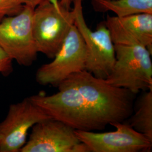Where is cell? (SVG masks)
<instances>
[{"mask_svg": "<svg viewBox=\"0 0 152 152\" xmlns=\"http://www.w3.org/2000/svg\"><path fill=\"white\" fill-rule=\"evenodd\" d=\"M20 152H90L76 136L75 130L58 120L50 118L32 127L28 141Z\"/></svg>", "mask_w": 152, "mask_h": 152, "instance_id": "cell-8", "label": "cell"}, {"mask_svg": "<svg viewBox=\"0 0 152 152\" xmlns=\"http://www.w3.org/2000/svg\"></svg>", "mask_w": 152, "mask_h": 152, "instance_id": "cell-17", "label": "cell"}, {"mask_svg": "<svg viewBox=\"0 0 152 152\" xmlns=\"http://www.w3.org/2000/svg\"><path fill=\"white\" fill-rule=\"evenodd\" d=\"M86 48L81 33L74 24L53 60L41 66L36 80L41 85L58 87L71 75L85 70Z\"/></svg>", "mask_w": 152, "mask_h": 152, "instance_id": "cell-6", "label": "cell"}, {"mask_svg": "<svg viewBox=\"0 0 152 152\" xmlns=\"http://www.w3.org/2000/svg\"><path fill=\"white\" fill-rule=\"evenodd\" d=\"M33 10L24 6L19 13L0 22V46L12 60L24 66L32 65L38 53L33 34Z\"/></svg>", "mask_w": 152, "mask_h": 152, "instance_id": "cell-5", "label": "cell"}, {"mask_svg": "<svg viewBox=\"0 0 152 152\" xmlns=\"http://www.w3.org/2000/svg\"><path fill=\"white\" fill-rule=\"evenodd\" d=\"M48 0H15L16 2L22 6H26L34 9L37 6Z\"/></svg>", "mask_w": 152, "mask_h": 152, "instance_id": "cell-15", "label": "cell"}, {"mask_svg": "<svg viewBox=\"0 0 152 152\" xmlns=\"http://www.w3.org/2000/svg\"><path fill=\"white\" fill-rule=\"evenodd\" d=\"M57 87L54 94L40 92L29 98L51 118L75 130H103L124 122L134 111L136 94L86 70L71 75Z\"/></svg>", "mask_w": 152, "mask_h": 152, "instance_id": "cell-1", "label": "cell"}, {"mask_svg": "<svg viewBox=\"0 0 152 152\" xmlns=\"http://www.w3.org/2000/svg\"><path fill=\"white\" fill-rule=\"evenodd\" d=\"M74 0H60L62 5L68 9H71V5L73 4Z\"/></svg>", "mask_w": 152, "mask_h": 152, "instance_id": "cell-16", "label": "cell"}, {"mask_svg": "<svg viewBox=\"0 0 152 152\" xmlns=\"http://www.w3.org/2000/svg\"><path fill=\"white\" fill-rule=\"evenodd\" d=\"M104 22L110 32L115 55L113 69L106 81L135 94L152 89V54L117 16L108 15Z\"/></svg>", "mask_w": 152, "mask_h": 152, "instance_id": "cell-2", "label": "cell"}, {"mask_svg": "<svg viewBox=\"0 0 152 152\" xmlns=\"http://www.w3.org/2000/svg\"><path fill=\"white\" fill-rule=\"evenodd\" d=\"M12 71V60L0 46V73L7 76Z\"/></svg>", "mask_w": 152, "mask_h": 152, "instance_id": "cell-14", "label": "cell"}, {"mask_svg": "<svg viewBox=\"0 0 152 152\" xmlns=\"http://www.w3.org/2000/svg\"><path fill=\"white\" fill-rule=\"evenodd\" d=\"M116 130L105 132L75 130L90 152H150L152 141L127 123L112 125Z\"/></svg>", "mask_w": 152, "mask_h": 152, "instance_id": "cell-9", "label": "cell"}, {"mask_svg": "<svg viewBox=\"0 0 152 152\" xmlns=\"http://www.w3.org/2000/svg\"><path fill=\"white\" fill-rule=\"evenodd\" d=\"M23 7L19 5L15 0H0V22L6 16L18 14Z\"/></svg>", "mask_w": 152, "mask_h": 152, "instance_id": "cell-13", "label": "cell"}, {"mask_svg": "<svg viewBox=\"0 0 152 152\" xmlns=\"http://www.w3.org/2000/svg\"><path fill=\"white\" fill-rule=\"evenodd\" d=\"M83 0H74L72 9L75 24L81 33L86 48L85 70L96 77L106 80L115 62L114 45L105 22L99 23L95 31L88 27L83 12Z\"/></svg>", "mask_w": 152, "mask_h": 152, "instance_id": "cell-4", "label": "cell"}, {"mask_svg": "<svg viewBox=\"0 0 152 152\" xmlns=\"http://www.w3.org/2000/svg\"><path fill=\"white\" fill-rule=\"evenodd\" d=\"M118 18L122 26L152 54V14L142 13Z\"/></svg>", "mask_w": 152, "mask_h": 152, "instance_id": "cell-12", "label": "cell"}, {"mask_svg": "<svg viewBox=\"0 0 152 152\" xmlns=\"http://www.w3.org/2000/svg\"><path fill=\"white\" fill-rule=\"evenodd\" d=\"M50 118L29 98L11 104L5 119L0 123V152H20L27 142L29 129Z\"/></svg>", "mask_w": 152, "mask_h": 152, "instance_id": "cell-7", "label": "cell"}, {"mask_svg": "<svg viewBox=\"0 0 152 152\" xmlns=\"http://www.w3.org/2000/svg\"><path fill=\"white\" fill-rule=\"evenodd\" d=\"M96 10L112 11L118 18L152 14V0H92Z\"/></svg>", "mask_w": 152, "mask_h": 152, "instance_id": "cell-10", "label": "cell"}, {"mask_svg": "<svg viewBox=\"0 0 152 152\" xmlns=\"http://www.w3.org/2000/svg\"><path fill=\"white\" fill-rule=\"evenodd\" d=\"M130 117L128 124L152 141V89L137 99L135 112Z\"/></svg>", "mask_w": 152, "mask_h": 152, "instance_id": "cell-11", "label": "cell"}, {"mask_svg": "<svg viewBox=\"0 0 152 152\" xmlns=\"http://www.w3.org/2000/svg\"><path fill=\"white\" fill-rule=\"evenodd\" d=\"M74 24L72 9L65 8L60 0H48L37 6L33 10L32 28L38 53L53 59Z\"/></svg>", "mask_w": 152, "mask_h": 152, "instance_id": "cell-3", "label": "cell"}]
</instances>
